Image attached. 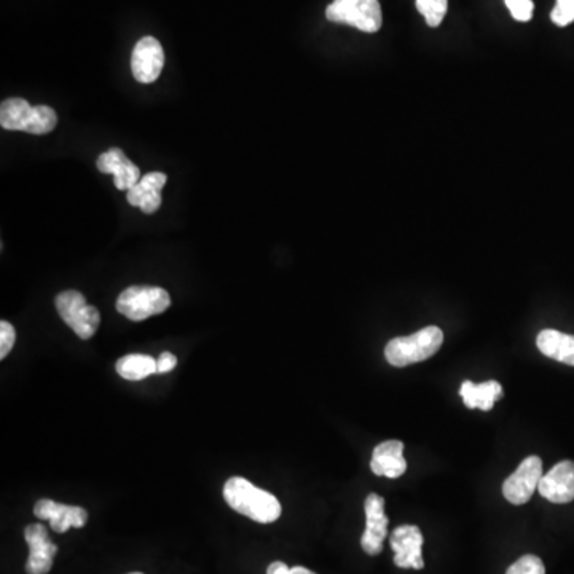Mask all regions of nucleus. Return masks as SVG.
<instances>
[{"instance_id": "19", "label": "nucleus", "mask_w": 574, "mask_h": 574, "mask_svg": "<svg viewBox=\"0 0 574 574\" xmlns=\"http://www.w3.org/2000/svg\"><path fill=\"white\" fill-rule=\"evenodd\" d=\"M168 177L163 173H149L146 176L141 177V181L138 184L131 187L128 192H126V200L134 208H139L141 206L144 198L149 197L152 193L162 192L163 187L166 185Z\"/></svg>"}, {"instance_id": "7", "label": "nucleus", "mask_w": 574, "mask_h": 574, "mask_svg": "<svg viewBox=\"0 0 574 574\" xmlns=\"http://www.w3.org/2000/svg\"><path fill=\"white\" fill-rule=\"evenodd\" d=\"M541 479H543V461L541 458H525L516 472L504 480V498L516 506L528 503Z\"/></svg>"}, {"instance_id": "26", "label": "nucleus", "mask_w": 574, "mask_h": 574, "mask_svg": "<svg viewBox=\"0 0 574 574\" xmlns=\"http://www.w3.org/2000/svg\"><path fill=\"white\" fill-rule=\"evenodd\" d=\"M177 366V358L170 351L160 354L157 359V374H168Z\"/></svg>"}, {"instance_id": "23", "label": "nucleus", "mask_w": 574, "mask_h": 574, "mask_svg": "<svg viewBox=\"0 0 574 574\" xmlns=\"http://www.w3.org/2000/svg\"><path fill=\"white\" fill-rule=\"evenodd\" d=\"M504 4L508 5L509 12L516 21L527 23L533 18L535 5L531 0H504Z\"/></svg>"}, {"instance_id": "24", "label": "nucleus", "mask_w": 574, "mask_h": 574, "mask_svg": "<svg viewBox=\"0 0 574 574\" xmlns=\"http://www.w3.org/2000/svg\"><path fill=\"white\" fill-rule=\"evenodd\" d=\"M16 332L15 327L7 321L0 323V359L7 358V354L12 351L15 345Z\"/></svg>"}, {"instance_id": "22", "label": "nucleus", "mask_w": 574, "mask_h": 574, "mask_svg": "<svg viewBox=\"0 0 574 574\" xmlns=\"http://www.w3.org/2000/svg\"><path fill=\"white\" fill-rule=\"evenodd\" d=\"M551 20L560 28L573 23L574 0H557V4H555V8L551 13Z\"/></svg>"}, {"instance_id": "1", "label": "nucleus", "mask_w": 574, "mask_h": 574, "mask_svg": "<svg viewBox=\"0 0 574 574\" xmlns=\"http://www.w3.org/2000/svg\"><path fill=\"white\" fill-rule=\"evenodd\" d=\"M224 498L233 511L257 523L276 522L283 511L275 495L257 488L244 477H232L225 482Z\"/></svg>"}, {"instance_id": "15", "label": "nucleus", "mask_w": 574, "mask_h": 574, "mask_svg": "<svg viewBox=\"0 0 574 574\" xmlns=\"http://www.w3.org/2000/svg\"><path fill=\"white\" fill-rule=\"evenodd\" d=\"M370 469L375 476L398 479L407 471V463L404 460V444L401 441H386L378 444L372 453Z\"/></svg>"}, {"instance_id": "13", "label": "nucleus", "mask_w": 574, "mask_h": 574, "mask_svg": "<svg viewBox=\"0 0 574 574\" xmlns=\"http://www.w3.org/2000/svg\"><path fill=\"white\" fill-rule=\"evenodd\" d=\"M538 490L541 496L551 503H571L574 500L573 461H560L555 464L539 482Z\"/></svg>"}, {"instance_id": "9", "label": "nucleus", "mask_w": 574, "mask_h": 574, "mask_svg": "<svg viewBox=\"0 0 574 574\" xmlns=\"http://www.w3.org/2000/svg\"><path fill=\"white\" fill-rule=\"evenodd\" d=\"M165 66L163 47L155 37L146 36L134 45L131 53V72L139 83H154Z\"/></svg>"}, {"instance_id": "12", "label": "nucleus", "mask_w": 574, "mask_h": 574, "mask_svg": "<svg viewBox=\"0 0 574 574\" xmlns=\"http://www.w3.org/2000/svg\"><path fill=\"white\" fill-rule=\"evenodd\" d=\"M37 519L50 520L53 531L66 533L71 528H83L88 520V512L79 506H67L56 501L39 500L34 506Z\"/></svg>"}, {"instance_id": "4", "label": "nucleus", "mask_w": 574, "mask_h": 574, "mask_svg": "<svg viewBox=\"0 0 574 574\" xmlns=\"http://www.w3.org/2000/svg\"><path fill=\"white\" fill-rule=\"evenodd\" d=\"M171 297L163 287L131 286L118 295L117 311L130 321H144L168 310Z\"/></svg>"}, {"instance_id": "21", "label": "nucleus", "mask_w": 574, "mask_h": 574, "mask_svg": "<svg viewBox=\"0 0 574 574\" xmlns=\"http://www.w3.org/2000/svg\"><path fill=\"white\" fill-rule=\"evenodd\" d=\"M506 574H546V567L539 557L528 554L512 563Z\"/></svg>"}, {"instance_id": "5", "label": "nucleus", "mask_w": 574, "mask_h": 574, "mask_svg": "<svg viewBox=\"0 0 574 574\" xmlns=\"http://www.w3.org/2000/svg\"><path fill=\"white\" fill-rule=\"evenodd\" d=\"M326 18L332 23L348 24L359 31L374 34L383 23L378 0H334L326 8Z\"/></svg>"}, {"instance_id": "10", "label": "nucleus", "mask_w": 574, "mask_h": 574, "mask_svg": "<svg viewBox=\"0 0 574 574\" xmlns=\"http://www.w3.org/2000/svg\"><path fill=\"white\" fill-rule=\"evenodd\" d=\"M366 509V531L361 538V546L367 555L382 554L383 543L388 538L390 519L385 514V500L377 493H370L364 503Z\"/></svg>"}, {"instance_id": "16", "label": "nucleus", "mask_w": 574, "mask_h": 574, "mask_svg": "<svg viewBox=\"0 0 574 574\" xmlns=\"http://www.w3.org/2000/svg\"><path fill=\"white\" fill-rule=\"evenodd\" d=\"M536 345L547 358L574 367V335L546 329V331L539 332Z\"/></svg>"}, {"instance_id": "18", "label": "nucleus", "mask_w": 574, "mask_h": 574, "mask_svg": "<svg viewBox=\"0 0 574 574\" xmlns=\"http://www.w3.org/2000/svg\"><path fill=\"white\" fill-rule=\"evenodd\" d=\"M117 374L128 382H139L144 378L157 374V359L149 354H126L115 364Z\"/></svg>"}, {"instance_id": "20", "label": "nucleus", "mask_w": 574, "mask_h": 574, "mask_svg": "<svg viewBox=\"0 0 574 574\" xmlns=\"http://www.w3.org/2000/svg\"><path fill=\"white\" fill-rule=\"evenodd\" d=\"M415 5L429 28H437L449 10V0H415Z\"/></svg>"}, {"instance_id": "25", "label": "nucleus", "mask_w": 574, "mask_h": 574, "mask_svg": "<svg viewBox=\"0 0 574 574\" xmlns=\"http://www.w3.org/2000/svg\"><path fill=\"white\" fill-rule=\"evenodd\" d=\"M267 574H316L315 571L308 570L305 567H287L284 562L270 563L267 568Z\"/></svg>"}, {"instance_id": "14", "label": "nucleus", "mask_w": 574, "mask_h": 574, "mask_svg": "<svg viewBox=\"0 0 574 574\" xmlns=\"http://www.w3.org/2000/svg\"><path fill=\"white\" fill-rule=\"evenodd\" d=\"M96 166L101 173L114 176V185L118 190L128 192L141 181L139 166L134 165L130 158L126 157L125 152L117 147H112L99 155Z\"/></svg>"}, {"instance_id": "27", "label": "nucleus", "mask_w": 574, "mask_h": 574, "mask_svg": "<svg viewBox=\"0 0 574 574\" xmlns=\"http://www.w3.org/2000/svg\"><path fill=\"white\" fill-rule=\"evenodd\" d=\"M130 574H142V573H130Z\"/></svg>"}, {"instance_id": "2", "label": "nucleus", "mask_w": 574, "mask_h": 574, "mask_svg": "<svg viewBox=\"0 0 574 574\" xmlns=\"http://www.w3.org/2000/svg\"><path fill=\"white\" fill-rule=\"evenodd\" d=\"M0 125L8 131L47 134L58 125V115L50 106H31L23 98L5 99L0 106Z\"/></svg>"}, {"instance_id": "8", "label": "nucleus", "mask_w": 574, "mask_h": 574, "mask_svg": "<svg viewBox=\"0 0 574 574\" xmlns=\"http://www.w3.org/2000/svg\"><path fill=\"white\" fill-rule=\"evenodd\" d=\"M391 549L394 551L396 567L404 570H423V544L425 538L417 525H402L396 528L390 536Z\"/></svg>"}, {"instance_id": "6", "label": "nucleus", "mask_w": 574, "mask_h": 574, "mask_svg": "<svg viewBox=\"0 0 574 574\" xmlns=\"http://www.w3.org/2000/svg\"><path fill=\"white\" fill-rule=\"evenodd\" d=\"M56 310L64 323L82 340H88L96 334L101 315L98 308L93 307L79 291H64L56 295Z\"/></svg>"}, {"instance_id": "11", "label": "nucleus", "mask_w": 574, "mask_h": 574, "mask_svg": "<svg viewBox=\"0 0 574 574\" xmlns=\"http://www.w3.org/2000/svg\"><path fill=\"white\" fill-rule=\"evenodd\" d=\"M24 538L29 546V559L26 573L47 574L53 567V559L58 554V546L53 543L48 530L42 523H32L24 530Z\"/></svg>"}, {"instance_id": "3", "label": "nucleus", "mask_w": 574, "mask_h": 574, "mask_svg": "<svg viewBox=\"0 0 574 574\" xmlns=\"http://www.w3.org/2000/svg\"><path fill=\"white\" fill-rule=\"evenodd\" d=\"M442 343H444L442 329L428 326L409 337L390 340L385 348V358L391 366L407 367L434 356L441 350Z\"/></svg>"}, {"instance_id": "17", "label": "nucleus", "mask_w": 574, "mask_h": 574, "mask_svg": "<svg viewBox=\"0 0 574 574\" xmlns=\"http://www.w3.org/2000/svg\"><path fill=\"white\" fill-rule=\"evenodd\" d=\"M461 398H463L464 405L468 407V409H480L488 410L493 409V405H495L496 401H500L503 398V386L500 383L496 382V380H490V382L480 383V385H476V383L463 382L460 388Z\"/></svg>"}]
</instances>
